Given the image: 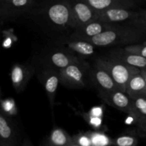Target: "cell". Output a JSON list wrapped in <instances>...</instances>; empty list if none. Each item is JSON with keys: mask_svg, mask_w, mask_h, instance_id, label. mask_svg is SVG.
I'll return each instance as SVG.
<instances>
[{"mask_svg": "<svg viewBox=\"0 0 146 146\" xmlns=\"http://www.w3.org/2000/svg\"><path fill=\"white\" fill-rule=\"evenodd\" d=\"M141 74H142V76H143L144 79H145V81L146 82V69L141 70Z\"/></svg>", "mask_w": 146, "mask_h": 146, "instance_id": "cell-27", "label": "cell"}, {"mask_svg": "<svg viewBox=\"0 0 146 146\" xmlns=\"http://www.w3.org/2000/svg\"><path fill=\"white\" fill-rule=\"evenodd\" d=\"M108 56L138 69H146V58L125 51L124 48H115L110 51Z\"/></svg>", "mask_w": 146, "mask_h": 146, "instance_id": "cell-16", "label": "cell"}, {"mask_svg": "<svg viewBox=\"0 0 146 146\" xmlns=\"http://www.w3.org/2000/svg\"><path fill=\"white\" fill-rule=\"evenodd\" d=\"M21 146H34V144L31 141V140L28 138V137H25L24 139L23 140L22 144Z\"/></svg>", "mask_w": 146, "mask_h": 146, "instance_id": "cell-25", "label": "cell"}, {"mask_svg": "<svg viewBox=\"0 0 146 146\" xmlns=\"http://www.w3.org/2000/svg\"><path fill=\"white\" fill-rule=\"evenodd\" d=\"M46 34L57 41L70 36L71 7L68 0H55L38 3L27 15Z\"/></svg>", "mask_w": 146, "mask_h": 146, "instance_id": "cell-1", "label": "cell"}, {"mask_svg": "<svg viewBox=\"0 0 146 146\" xmlns=\"http://www.w3.org/2000/svg\"><path fill=\"white\" fill-rule=\"evenodd\" d=\"M36 72V67L31 64H15L10 70L11 84L17 94L23 92L33 76Z\"/></svg>", "mask_w": 146, "mask_h": 146, "instance_id": "cell-11", "label": "cell"}, {"mask_svg": "<svg viewBox=\"0 0 146 146\" xmlns=\"http://www.w3.org/2000/svg\"><path fill=\"white\" fill-rule=\"evenodd\" d=\"M79 58L67 48H56L43 53L42 56L39 57V64L59 71Z\"/></svg>", "mask_w": 146, "mask_h": 146, "instance_id": "cell-8", "label": "cell"}, {"mask_svg": "<svg viewBox=\"0 0 146 146\" xmlns=\"http://www.w3.org/2000/svg\"><path fill=\"white\" fill-rule=\"evenodd\" d=\"M133 106V118L136 123L146 119V97L132 98Z\"/></svg>", "mask_w": 146, "mask_h": 146, "instance_id": "cell-20", "label": "cell"}, {"mask_svg": "<svg viewBox=\"0 0 146 146\" xmlns=\"http://www.w3.org/2000/svg\"><path fill=\"white\" fill-rule=\"evenodd\" d=\"M96 11H103L113 9H135L140 7L141 1L138 0H85Z\"/></svg>", "mask_w": 146, "mask_h": 146, "instance_id": "cell-15", "label": "cell"}, {"mask_svg": "<svg viewBox=\"0 0 146 146\" xmlns=\"http://www.w3.org/2000/svg\"><path fill=\"white\" fill-rule=\"evenodd\" d=\"M117 24H111L104 21H97L86 24L81 28L75 30L70 35V38H78L81 40H87L94 38L108 30L111 29Z\"/></svg>", "mask_w": 146, "mask_h": 146, "instance_id": "cell-13", "label": "cell"}, {"mask_svg": "<svg viewBox=\"0 0 146 146\" xmlns=\"http://www.w3.org/2000/svg\"><path fill=\"white\" fill-rule=\"evenodd\" d=\"M91 66L80 58L59 71L60 83L69 88H83L90 84Z\"/></svg>", "mask_w": 146, "mask_h": 146, "instance_id": "cell-3", "label": "cell"}, {"mask_svg": "<svg viewBox=\"0 0 146 146\" xmlns=\"http://www.w3.org/2000/svg\"><path fill=\"white\" fill-rule=\"evenodd\" d=\"M139 10L113 9L98 12V20L111 24H128L138 14Z\"/></svg>", "mask_w": 146, "mask_h": 146, "instance_id": "cell-12", "label": "cell"}, {"mask_svg": "<svg viewBox=\"0 0 146 146\" xmlns=\"http://www.w3.org/2000/svg\"><path fill=\"white\" fill-rule=\"evenodd\" d=\"M46 139L55 146H68L74 142V138L65 130L59 127H54Z\"/></svg>", "mask_w": 146, "mask_h": 146, "instance_id": "cell-19", "label": "cell"}, {"mask_svg": "<svg viewBox=\"0 0 146 146\" xmlns=\"http://www.w3.org/2000/svg\"><path fill=\"white\" fill-rule=\"evenodd\" d=\"M124 49L130 53L146 58V44H136L126 46L124 47Z\"/></svg>", "mask_w": 146, "mask_h": 146, "instance_id": "cell-23", "label": "cell"}, {"mask_svg": "<svg viewBox=\"0 0 146 146\" xmlns=\"http://www.w3.org/2000/svg\"><path fill=\"white\" fill-rule=\"evenodd\" d=\"M125 25L133 27L146 35V10H139L138 15Z\"/></svg>", "mask_w": 146, "mask_h": 146, "instance_id": "cell-22", "label": "cell"}, {"mask_svg": "<svg viewBox=\"0 0 146 146\" xmlns=\"http://www.w3.org/2000/svg\"><path fill=\"white\" fill-rule=\"evenodd\" d=\"M146 35L132 27L117 24L111 29L94 37L84 40L96 47H113L129 46L143 41Z\"/></svg>", "mask_w": 146, "mask_h": 146, "instance_id": "cell-2", "label": "cell"}, {"mask_svg": "<svg viewBox=\"0 0 146 146\" xmlns=\"http://www.w3.org/2000/svg\"><path fill=\"white\" fill-rule=\"evenodd\" d=\"M38 3L35 0H1L0 23L4 24L23 16L27 17Z\"/></svg>", "mask_w": 146, "mask_h": 146, "instance_id": "cell-5", "label": "cell"}, {"mask_svg": "<svg viewBox=\"0 0 146 146\" xmlns=\"http://www.w3.org/2000/svg\"><path fill=\"white\" fill-rule=\"evenodd\" d=\"M21 137L15 121L3 111L0 113V146H21Z\"/></svg>", "mask_w": 146, "mask_h": 146, "instance_id": "cell-9", "label": "cell"}, {"mask_svg": "<svg viewBox=\"0 0 146 146\" xmlns=\"http://www.w3.org/2000/svg\"><path fill=\"white\" fill-rule=\"evenodd\" d=\"M137 124L136 133L138 136L146 137V119L138 121Z\"/></svg>", "mask_w": 146, "mask_h": 146, "instance_id": "cell-24", "label": "cell"}, {"mask_svg": "<svg viewBox=\"0 0 146 146\" xmlns=\"http://www.w3.org/2000/svg\"><path fill=\"white\" fill-rule=\"evenodd\" d=\"M90 85L98 91L101 98L118 89L105 67L96 59L90 71Z\"/></svg>", "mask_w": 146, "mask_h": 146, "instance_id": "cell-6", "label": "cell"}, {"mask_svg": "<svg viewBox=\"0 0 146 146\" xmlns=\"http://www.w3.org/2000/svg\"><path fill=\"white\" fill-rule=\"evenodd\" d=\"M102 100L111 106L133 116L132 98L125 92L117 89L103 97Z\"/></svg>", "mask_w": 146, "mask_h": 146, "instance_id": "cell-14", "label": "cell"}, {"mask_svg": "<svg viewBox=\"0 0 146 146\" xmlns=\"http://www.w3.org/2000/svg\"><path fill=\"white\" fill-rule=\"evenodd\" d=\"M60 42L66 46V48L79 58H84L85 57L91 56L95 53V46L84 40L68 37L63 41H60Z\"/></svg>", "mask_w": 146, "mask_h": 146, "instance_id": "cell-17", "label": "cell"}, {"mask_svg": "<svg viewBox=\"0 0 146 146\" xmlns=\"http://www.w3.org/2000/svg\"><path fill=\"white\" fill-rule=\"evenodd\" d=\"M138 144V135L136 132L123 134L111 141L112 146H137Z\"/></svg>", "mask_w": 146, "mask_h": 146, "instance_id": "cell-21", "label": "cell"}, {"mask_svg": "<svg viewBox=\"0 0 146 146\" xmlns=\"http://www.w3.org/2000/svg\"><path fill=\"white\" fill-rule=\"evenodd\" d=\"M68 146H81V145H78V143H76L75 141H74V142H73V143H71L70 144V145H68Z\"/></svg>", "mask_w": 146, "mask_h": 146, "instance_id": "cell-28", "label": "cell"}, {"mask_svg": "<svg viewBox=\"0 0 146 146\" xmlns=\"http://www.w3.org/2000/svg\"><path fill=\"white\" fill-rule=\"evenodd\" d=\"M40 146H55V145H52L51 143H50L48 141V140L46 138L44 141H42V143H41V145Z\"/></svg>", "mask_w": 146, "mask_h": 146, "instance_id": "cell-26", "label": "cell"}, {"mask_svg": "<svg viewBox=\"0 0 146 146\" xmlns=\"http://www.w3.org/2000/svg\"><path fill=\"white\" fill-rule=\"evenodd\" d=\"M108 71L115 82L118 89L125 92L131 78L141 72V70L133 68L112 56H104L97 58Z\"/></svg>", "mask_w": 146, "mask_h": 146, "instance_id": "cell-4", "label": "cell"}, {"mask_svg": "<svg viewBox=\"0 0 146 146\" xmlns=\"http://www.w3.org/2000/svg\"><path fill=\"white\" fill-rule=\"evenodd\" d=\"M37 77L40 82L44 86L46 94L49 101L51 115L54 117L55 96L58 84L60 83L59 71L50 67L43 66L39 72L37 73Z\"/></svg>", "mask_w": 146, "mask_h": 146, "instance_id": "cell-10", "label": "cell"}, {"mask_svg": "<svg viewBox=\"0 0 146 146\" xmlns=\"http://www.w3.org/2000/svg\"><path fill=\"white\" fill-rule=\"evenodd\" d=\"M71 7V28L73 32L86 24L98 20V11H96L85 0L69 1Z\"/></svg>", "mask_w": 146, "mask_h": 146, "instance_id": "cell-7", "label": "cell"}, {"mask_svg": "<svg viewBox=\"0 0 146 146\" xmlns=\"http://www.w3.org/2000/svg\"><path fill=\"white\" fill-rule=\"evenodd\" d=\"M125 93L131 98L146 97V82L141 72L135 74L128 83Z\"/></svg>", "mask_w": 146, "mask_h": 146, "instance_id": "cell-18", "label": "cell"}]
</instances>
